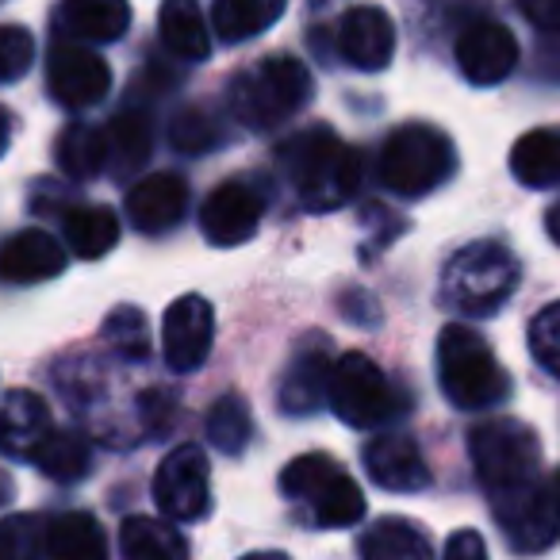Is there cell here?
I'll return each mask as SVG.
<instances>
[{
	"instance_id": "1",
	"label": "cell",
	"mask_w": 560,
	"mask_h": 560,
	"mask_svg": "<svg viewBox=\"0 0 560 560\" xmlns=\"http://www.w3.org/2000/svg\"><path fill=\"white\" fill-rule=\"evenodd\" d=\"M280 170L296 188L300 203L312 211H335L353 200L361 185V158L330 127H307L277 150Z\"/></svg>"
},
{
	"instance_id": "2",
	"label": "cell",
	"mask_w": 560,
	"mask_h": 560,
	"mask_svg": "<svg viewBox=\"0 0 560 560\" xmlns=\"http://www.w3.org/2000/svg\"><path fill=\"white\" fill-rule=\"evenodd\" d=\"M315 93V81L307 66L292 55L261 58L254 70H242L226 89L234 119L254 131H272V127L289 124L292 116L307 108Z\"/></svg>"
},
{
	"instance_id": "3",
	"label": "cell",
	"mask_w": 560,
	"mask_h": 560,
	"mask_svg": "<svg viewBox=\"0 0 560 560\" xmlns=\"http://www.w3.org/2000/svg\"><path fill=\"white\" fill-rule=\"evenodd\" d=\"M438 384H442L445 399L460 411H483L511 396V381L495 353L476 330L460 327V323H450L438 335Z\"/></svg>"
},
{
	"instance_id": "4",
	"label": "cell",
	"mask_w": 560,
	"mask_h": 560,
	"mask_svg": "<svg viewBox=\"0 0 560 560\" xmlns=\"http://www.w3.org/2000/svg\"><path fill=\"white\" fill-rule=\"evenodd\" d=\"M518 257L499 242H472L442 269V300L453 312L495 315L518 289Z\"/></svg>"
},
{
	"instance_id": "5",
	"label": "cell",
	"mask_w": 560,
	"mask_h": 560,
	"mask_svg": "<svg viewBox=\"0 0 560 560\" xmlns=\"http://www.w3.org/2000/svg\"><path fill=\"white\" fill-rule=\"evenodd\" d=\"M457 170V150L450 135L427 124H407L384 139L381 147V185L392 188L396 196H427L442 188Z\"/></svg>"
},
{
	"instance_id": "6",
	"label": "cell",
	"mask_w": 560,
	"mask_h": 560,
	"mask_svg": "<svg viewBox=\"0 0 560 560\" xmlns=\"http://www.w3.org/2000/svg\"><path fill=\"white\" fill-rule=\"evenodd\" d=\"M327 404L353 430H381L407 411V396L365 353H342L335 361L327 384Z\"/></svg>"
},
{
	"instance_id": "7",
	"label": "cell",
	"mask_w": 560,
	"mask_h": 560,
	"mask_svg": "<svg viewBox=\"0 0 560 560\" xmlns=\"http://www.w3.org/2000/svg\"><path fill=\"white\" fill-rule=\"evenodd\" d=\"M280 491L319 529H342L365 518V495L361 488L335 465L327 453H307L296 457L284 472H280Z\"/></svg>"
},
{
	"instance_id": "8",
	"label": "cell",
	"mask_w": 560,
	"mask_h": 560,
	"mask_svg": "<svg viewBox=\"0 0 560 560\" xmlns=\"http://www.w3.org/2000/svg\"><path fill=\"white\" fill-rule=\"evenodd\" d=\"M468 453H472L476 476L488 495L541 480V442L534 427L518 419H488L472 427Z\"/></svg>"
},
{
	"instance_id": "9",
	"label": "cell",
	"mask_w": 560,
	"mask_h": 560,
	"mask_svg": "<svg viewBox=\"0 0 560 560\" xmlns=\"http://www.w3.org/2000/svg\"><path fill=\"white\" fill-rule=\"evenodd\" d=\"M491 511H495V522L506 541H511V549H518V552L549 549L560 534L552 483H545V480L499 491V495H491Z\"/></svg>"
},
{
	"instance_id": "10",
	"label": "cell",
	"mask_w": 560,
	"mask_h": 560,
	"mask_svg": "<svg viewBox=\"0 0 560 560\" xmlns=\"http://www.w3.org/2000/svg\"><path fill=\"white\" fill-rule=\"evenodd\" d=\"M154 503L170 522H196L211 511L208 457L196 445H177L165 453L154 472Z\"/></svg>"
},
{
	"instance_id": "11",
	"label": "cell",
	"mask_w": 560,
	"mask_h": 560,
	"mask_svg": "<svg viewBox=\"0 0 560 560\" xmlns=\"http://www.w3.org/2000/svg\"><path fill=\"white\" fill-rule=\"evenodd\" d=\"M47 89L62 108H93L108 96L112 70L96 50L78 39H58L47 50Z\"/></svg>"
},
{
	"instance_id": "12",
	"label": "cell",
	"mask_w": 560,
	"mask_h": 560,
	"mask_svg": "<svg viewBox=\"0 0 560 560\" xmlns=\"http://www.w3.org/2000/svg\"><path fill=\"white\" fill-rule=\"evenodd\" d=\"M211 342H215V312L203 296L173 300L170 312L162 315V358L173 373H196L208 361Z\"/></svg>"
},
{
	"instance_id": "13",
	"label": "cell",
	"mask_w": 560,
	"mask_h": 560,
	"mask_svg": "<svg viewBox=\"0 0 560 560\" xmlns=\"http://www.w3.org/2000/svg\"><path fill=\"white\" fill-rule=\"evenodd\" d=\"M265 215V196L246 180H223L211 188L200 208V231L211 246H242L257 234Z\"/></svg>"
},
{
	"instance_id": "14",
	"label": "cell",
	"mask_w": 560,
	"mask_h": 560,
	"mask_svg": "<svg viewBox=\"0 0 560 560\" xmlns=\"http://www.w3.org/2000/svg\"><path fill=\"white\" fill-rule=\"evenodd\" d=\"M453 55H457V66H460V73H465V81L488 89L514 73V66H518V39H514L506 24L476 20V24H468L465 32L457 35Z\"/></svg>"
},
{
	"instance_id": "15",
	"label": "cell",
	"mask_w": 560,
	"mask_h": 560,
	"mask_svg": "<svg viewBox=\"0 0 560 560\" xmlns=\"http://www.w3.org/2000/svg\"><path fill=\"white\" fill-rule=\"evenodd\" d=\"M338 55L353 70L381 73L396 58V24L376 4H353L338 24Z\"/></svg>"
},
{
	"instance_id": "16",
	"label": "cell",
	"mask_w": 560,
	"mask_h": 560,
	"mask_svg": "<svg viewBox=\"0 0 560 560\" xmlns=\"http://www.w3.org/2000/svg\"><path fill=\"white\" fill-rule=\"evenodd\" d=\"M330 369H335V358H330V346L323 335H312L300 342V350L292 353L289 369L280 376V411L292 415V419H304V415L319 411L323 399H327V384H330Z\"/></svg>"
},
{
	"instance_id": "17",
	"label": "cell",
	"mask_w": 560,
	"mask_h": 560,
	"mask_svg": "<svg viewBox=\"0 0 560 560\" xmlns=\"http://www.w3.org/2000/svg\"><path fill=\"white\" fill-rule=\"evenodd\" d=\"M188 180L177 173H150L127 188V219L139 234H165L185 219Z\"/></svg>"
},
{
	"instance_id": "18",
	"label": "cell",
	"mask_w": 560,
	"mask_h": 560,
	"mask_svg": "<svg viewBox=\"0 0 560 560\" xmlns=\"http://www.w3.org/2000/svg\"><path fill=\"white\" fill-rule=\"evenodd\" d=\"M365 472L384 491H422L430 488V465L419 442L407 434H376L365 445Z\"/></svg>"
},
{
	"instance_id": "19",
	"label": "cell",
	"mask_w": 560,
	"mask_h": 560,
	"mask_svg": "<svg viewBox=\"0 0 560 560\" xmlns=\"http://www.w3.org/2000/svg\"><path fill=\"white\" fill-rule=\"evenodd\" d=\"M66 269V249L55 234L27 226L0 242V280L9 284H39Z\"/></svg>"
},
{
	"instance_id": "20",
	"label": "cell",
	"mask_w": 560,
	"mask_h": 560,
	"mask_svg": "<svg viewBox=\"0 0 560 560\" xmlns=\"http://www.w3.org/2000/svg\"><path fill=\"white\" fill-rule=\"evenodd\" d=\"M50 430H55V419H50V407L43 396L27 388L4 396V404H0V453L4 457L32 460Z\"/></svg>"
},
{
	"instance_id": "21",
	"label": "cell",
	"mask_w": 560,
	"mask_h": 560,
	"mask_svg": "<svg viewBox=\"0 0 560 560\" xmlns=\"http://www.w3.org/2000/svg\"><path fill=\"white\" fill-rule=\"evenodd\" d=\"M58 27L78 43H116L131 27L127 0H58Z\"/></svg>"
},
{
	"instance_id": "22",
	"label": "cell",
	"mask_w": 560,
	"mask_h": 560,
	"mask_svg": "<svg viewBox=\"0 0 560 560\" xmlns=\"http://www.w3.org/2000/svg\"><path fill=\"white\" fill-rule=\"evenodd\" d=\"M62 231L66 246L81 257V261H96V257L112 254L119 242V219L104 203H78V208L62 211Z\"/></svg>"
},
{
	"instance_id": "23",
	"label": "cell",
	"mask_w": 560,
	"mask_h": 560,
	"mask_svg": "<svg viewBox=\"0 0 560 560\" xmlns=\"http://www.w3.org/2000/svg\"><path fill=\"white\" fill-rule=\"evenodd\" d=\"M162 43L185 62H208L211 55V32L196 0H165L158 16Z\"/></svg>"
},
{
	"instance_id": "24",
	"label": "cell",
	"mask_w": 560,
	"mask_h": 560,
	"mask_svg": "<svg viewBox=\"0 0 560 560\" xmlns=\"http://www.w3.org/2000/svg\"><path fill=\"white\" fill-rule=\"evenodd\" d=\"M50 560H108V537L89 511H66L47 526Z\"/></svg>"
},
{
	"instance_id": "25",
	"label": "cell",
	"mask_w": 560,
	"mask_h": 560,
	"mask_svg": "<svg viewBox=\"0 0 560 560\" xmlns=\"http://www.w3.org/2000/svg\"><path fill=\"white\" fill-rule=\"evenodd\" d=\"M119 549L124 560H185L188 541L177 526H170V518H147L135 514L119 526Z\"/></svg>"
},
{
	"instance_id": "26",
	"label": "cell",
	"mask_w": 560,
	"mask_h": 560,
	"mask_svg": "<svg viewBox=\"0 0 560 560\" xmlns=\"http://www.w3.org/2000/svg\"><path fill=\"white\" fill-rule=\"evenodd\" d=\"M511 173L526 188H552L560 185V131H529L514 142Z\"/></svg>"
},
{
	"instance_id": "27",
	"label": "cell",
	"mask_w": 560,
	"mask_h": 560,
	"mask_svg": "<svg viewBox=\"0 0 560 560\" xmlns=\"http://www.w3.org/2000/svg\"><path fill=\"white\" fill-rule=\"evenodd\" d=\"M289 9V0H215L211 27L223 43H246L254 35L269 32Z\"/></svg>"
},
{
	"instance_id": "28",
	"label": "cell",
	"mask_w": 560,
	"mask_h": 560,
	"mask_svg": "<svg viewBox=\"0 0 560 560\" xmlns=\"http://www.w3.org/2000/svg\"><path fill=\"white\" fill-rule=\"evenodd\" d=\"M361 557L365 560H434V545L415 522L381 518L361 534Z\"/></svg>"
},
{
	"instance_id": "29",
	"label": "cell",
	"mask_w": 560,
	"mask_h": 560,
	"mask_svg": "<svg viewBox=\"0 0 560 560\" xmlns=\"http://www.w3.org/2000/svg\"><path fill=\"white\" fill-rule=\"evenodd\" d=\"M104 139H108V170L112 173H127L139 170L150 158V147H154V127H150L147 112L127 108L104 127Z\"/></svg>"
},
{
	"instance_id": "30",
	"label": "cell",
	"mask_w": 560,
	"mask_h": 560,
	"mask_svg": "<svg viewBox=\"0 0 560 560\" xmlns=\"http://www.w3.org/2000/svg\"><path fill=\"white\" fill-rule=\"evenodd\" d=\"M35 465H39V472L47 476V480L55 483H78L89 476V468H93V450H89V442L81 434H73V430H50L47 442L35 450Z\"/></svg>"
},
{
	"instance_id": "31",
	"label": "cell",
	"mask_w": 560,
	"mask_h": 560,
	"mask_svg": "<svg viewBox=\"0 0 560 560\" xmlns=\"http://www.w3.org/2000/svg\"><path fill=\"white\" fill-rule=\"evenodd\" d=\"M58 165L62 173L78 180L96 177L101 170H108V139H104V127H89V124H73L58 135Z\"/></svg>"
},
{
	"instance_id": "32",
	"label": "cell",
	"mask_w": 560,
	"mask_h": 560,
	"mask_svg": "<svg viewBox=\"0 0 560 560\" xmlns=\"http://www.w3.org/2000/svg\"><path fill=\"white\" fill-rule=\"evenodd\" d=\"M249 434H254V419H249V407L238 396H219L208 411V442L215 445L226 457H238L246 450Z\"/></svg>"
},
{
	"instance_id": "33",
	"label": "cell",
	"mask_w": 560,
	"mask_h": 560,
	"mask_svg": "<svg viewBox=\"0 0 560 560\" xmlns=\"http://www.w3.org/2000/svg\"><path fill=\"white\" fill-rule=\"evenodd\" d=\"M50 518L39 514H12L0 522V560H50L47 549Z\"/></svg>"
},
{
	"instance_id": "34",
	"label": "cell",
	"mask_w": 560,
	"mask_h": 560,
	"mask_svg": "<svg viewBox=\"0 0 560 560\" xmlns=\"http://www.w3.org/2000/svg\"><path fill=\"white\" fill-rule=\"evenodd\" d=\"M104 342L127 361H147L154 342H150V323L139 307H116L104 319Z\"/></svg>"
},
{
	"instance_id": "35",
	"label": "cell",
	"mask_w": 560,
	"mask_h": 560,
	"mask_svg": "<svg viewBox=\"0 0 560 560\" xmlns=\"http://www.w3.org/2000/svg\"><path fill=\"white\" fill-rule=\"evenodd\" d=\"M219 142V127L215 119L203 108H180L170 124V147L180 154H208Z\"/></svg>"
},
{
	"instance_id": "36",
	"label": "cell",
	"mask_w": 560,
	"mask_h": 560,
	"mask_svg": "<svg viewBox=\"0 0 560 560\" xmlns=\"http://www.w3.org/2000/svg\"><path fill=\"white\" fill-rule=\"evenodd\" d=\"M35 66V35L20 24H0V85L20 81Z\"/></svg>"
},
{
	"instance_id": "37",
	"label": "cell",
	"mask_w": 560,
	"mask_h": 560,
	"mask_svg": "<svg viewBox=\"0 0 560 560\" xmlns=\"http://www.w3.org/2000/svg\"><path fill=\"white\" fill-rule=\"evenodd\" d=\"M529 353L545 373L560 376V304H549L529 323Z\"/></svg>"
},
{
	"instance_id": "38",
	"label": "cell",
	"mask_w": 560,
	"mask_h": 560,
	"mask_svg": "<svg viewBox=\"0 0 560 560\" xmlns=\"http://www.w3.org/2000/svg\"><path fill=\"white\" fill-rule=\"evenodd\" d=\"M514 4L537 32L560 35V0H514Z\"/></svg>"
},
{
	"instance_id": "39",
	"label": "cell",
	"mask_w": 560,
	"mask_h": 560,
	"mask_svg": "<svg viewBox=\"0 0 560 560\" xmlns=\"http://www.w3.org/2000/svg\"><path fill=\"white\" fill-rule=\"evenodd\" d=\"M442 560H488V545H483V537L476 529H457L445 541Z\"/></svg>"
},
{
	"instance_id": "40",
	"label": "cell",
	"mask_w": 560,
	"mask_h": 560,
	"mask_svg": "<svg viewBox=\"0 0 560 560\" xmlns=\"http://www.w3.org/2000/svg\"><path fill=\"white\" fill-rule=\"evenodd\" d=\"M12 124H16V119H12V112L0 108V158H4V150L12 147Z\"/></svg>"
},
{
	"instance_id": "41",
	"label": "cell",
	"mask_w": 560,
	"mask_h": 560,
	"mask_svg": "<svg viewBox=\"0 0 560 560\" xmlns=\"http://www.w3.org/2000/svg\"><path fill=\"white\" fill-rule=\"evenodd\" d=\"M545 231H549V238L560 246V200L549 208V215H545Z\"/></svg>"
},
{
	"instance_id": "42",
	"label": "cell",
	"mask_w": 560,
	"mask_h": 560,
	"mask_svg": "<svg viewBox=\"0 0 560 560\" xmlns=\"http://www.w3.org/2000/svg\"><path fill=\"white\" fill-rule=\"evenodd\" d=\"M242 560H289L284 552H249V557H242Z\"/></svg>"
},
{
	"instance_id": "43",
	"label": "cell",
	"mask_w": 560,
	"mask_h": 560,
	"mask_svg": "<svg viewBox=\"0 0 560 560\" xmlns=\"http://www.w3.org/2000/svg\"><path fill=\"white\" fill-rule=\"evenodd\" d=\"M552 503H557V518H560V472L552 476Z\"/></svg>"
}]
</instances>
